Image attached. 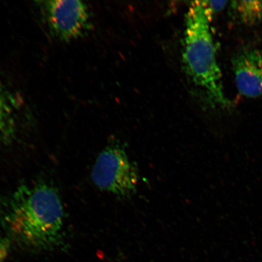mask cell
I'll return each instance as SVG.
<instances>
[{
	"instance_id": "cell-2",
	"label": "cell",
	"mask_w": 262,
	"mask_h": 262,
	"mask_svg": "<svg viewBox=\"0 0 262 262\" xmlns=\"http://www.w3.org/2000/svg\"><path fill=\"white\" fill-rule=\"evenodd\" d=\"M212 13L206 2H192L186 15L182 53L190 82L211 105L227 107L229 103L222 83L210 22Z\"/></svg>"
},
{
	"instance_id": "cell-8",
	"label": "cell",
	"mask_w": 262,
	"mask_h": 262,
	"mask_svg": "<svg viewBox=\"0 0 262 262\" xmlns=\"http://www.w3.org/2000/svg\"><path fill=\"white\" fill-rule=\"evenodd\" d=\"M10 246L11 242L9 238L0 235V262H4L8 257Z\"/></svg>"
},
{
	"instance_id": "cell-9",
	"label": "cell",
	"mask_w": 262,
	"mask_h": 262,
	"mask_svg": "<svg viewBox=\"0 0 262 262\" xmlns=\"http://www.w3.org/2000/svg\"><path fill=\"white\" fill-rule=\"evenodd\" d=\"M206 5L212 14L214 13L219 12L222 11L227 6V1H206Z\"/></svg>"
},
{
	"instance_id": "cell-4",
	"label": "cell",
	"mask_w": 262,
	"mask_h": 262,
	"mask_svg": "<svg viewBox=\"0 0 262 262\" xmlns=\"http://www.w3.org/2000/svg\"><path fill=\"white\" fill-rule=\"evenodd\" d=\"M49 32L62 41L82 38L92 28L91 12L79 0H47L38 2Z\"/></svg>"
},
{
	"instance_id": "cell-7",
	"label": "cell",
	"mask_w": 262,
	"mask_h": 262,
	"mask_svg": "<svg viewBox=\"0 0 262 262\" xmlns=\"http://www.w3.org/2000/svg\"><path fill=\"white\" fill-rule=\"evenodd\" d=\"M231 5L242 24L253 26L262 20V1H234Z\"/></svg>"
},
{
	"instance_id": "cell-5",
	"label": "cell",
	"mask_w": 262,
	"mask_h": 262,
	"mask_svg": "<svg viewBox=\"0 0 262 262\" xmlns=\"http://www.w3.org/2000/svg\"><path fill=\"white\" fill-rule=\"evenodd\" d=\"M235 84L242 96L262 97V55L256 49H241L232 59Z\"/></svg>"
},
{
	"instance_id": "cell-3",
	"label": "cell",
	"mask_w": 262,
	"mask_h": 262,
	"mask_svg": "<svg viewBox=\"0 0 262 262\" xmlns=\"http://www.w3.org/2000/svg\"><path fill=\"white\" fill-rule=\"evenodd\" d=\"M97 187L117 198L126 199L136 194L138 169L119 143L108 145L98 155L91 172Z\"/></svg>"
},
{
	"instance_id": "cell-1",
	"label": "cell",
	"mask_w": 262,
	"mask_h": 262,
	"mask_svg": "<svg viewBox=\"0 0 262 262\" xmlns=\"http://www.w3.org/2000/svg\"><path fill=\"white\" fill-rule=\"evenodd\" d=\"M2 222L10 237L26 247H54L63 234L64 209L60 195L44 182L19 186L6 199Z\"/></svg>"
},
{
	"instance_id": "cell-6",
	"label": "cell",
	"mask_w": 262,
	"mask_h": 262,
	"mask_svg": "<svg viewBox=\"0 0 262 262\" xmlns=\"http://www.w3.org/2000/svg\"><path fill=\"white\" fill-rule=\"evenodd\" d=\"M19 102L13 92L0 83V143H11L15 138Z\"/></svg>"
}]
</instances>
